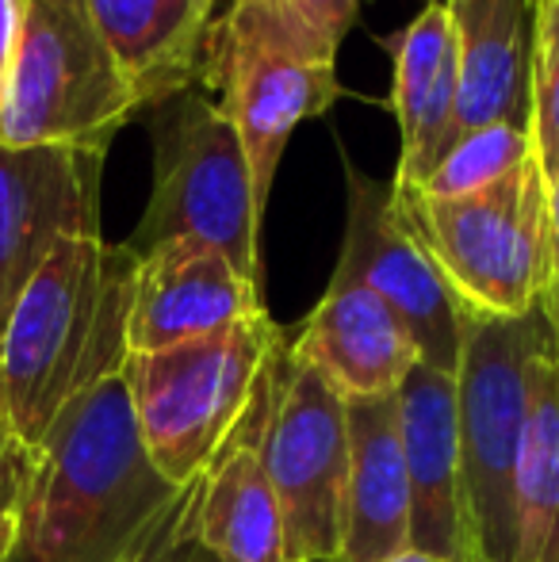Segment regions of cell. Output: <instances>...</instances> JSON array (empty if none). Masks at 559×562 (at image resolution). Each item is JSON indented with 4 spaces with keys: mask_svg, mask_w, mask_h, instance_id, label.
I'll use <instances>...</instances> for the list:
<instances>
[{
    "mask_svg": "<svg viewBox=\"0 0 559 562\" xmlns=\"http://www.w3.org/2000/svg\"><path fill=\"white\" fill-rule=\"evenodd\" d=\"M188 494L161 479L112 375L69 402L38 445L8 562H138L177 536Z\"/></svg>",
    "mask_w": 559,
    "mask_h": 562,
    "instance_id": "6da1fadb",
    "label": "cell"
},
{
    "mask_svg": "<svg viewBox=\"0 0 559 562\" xmlns=\"http://www.w3.org/2000/svg\"><path fill=\"white\" fill-rule=\"evenodd\" d=\"M533 154L552 184L559 177V0L537 4V43H533Z\"/></svg>",
    "mask_w": 559,
    "mask_h": 562,
    "instance_id": "7402d4cb",
    "label": "cell"
},
{
    "mask_svg": "<svg viewBox=\"0 0 559 562\" xmlns=\"http://www.w3.org/2000/svg\"><path fill=\"white\" fill-rule=\"evenodd\" d=\"M89 8L142 112L195 89L215 0H89Z\"/></svg>",
    "mask_w": 559,
    "mask_h": 562,
    "instance_id": "d6986e66",
    "label": "cell"
},
{
    "mask_svg": "<svg viewBox=\"0 0 559 562\" xmlns=\"http://www.w3.org/2000/svg\"><path fill=\"white\" fill-rule=\"evenodd\" d=\"M142 115L89 0H23L12 74L0 100V146L104 149Z\"/></svg>",
    "mask_w": 559,
    "mask_h": 562,
    "instance_id": "ba28073f",
    "label": "cell"
},
{
    "mask_svg": "<svg viewBox=\"0 0 559 562\" xmlns=\"http://www.w3.org/2000/svg\"><path fill=\"white\" fill-rule=\"evenodd\" d=\"M257 314H265L257 283H249L219 249L177 237L138 257L127 352H165L234 329Z\"/></svg>",
    "mask_w": 559,
    "mask_h": 562,
    "instance_id": "7c38bea8",
    "label": "cell"
},
{
    "mask_svg": "<svg viewBox=\"0 0 559 562\" xmlns=\"http://www.w3.org/2000/svg\"><path fill=\"white\" fill-rule=\"evenodd\" d=\"M345 161V241L334 280L360 283L380 295L411 329L425 368L456 375L463 352V303L429 260L414 229L399 215L391 184L365 177Z\"/></svg>",
    "mask_w": 559,
    "mask_h": 562,
    "instance_id": "30bf717a",
    "label": "cell"
},
{
    "mask_svg": "<svg viewBox=\"0 0 559 562\" xmlns=\"http://www.w3.org/2000/svg\"><path fill=\"white\" fill-rule=\"evenodd\" d=\"M429 4H452V0H429Z\"/></svg>",
    "mask_w": 559,
    "mask_h": 562,
    "instance_id": "4dcf8cb0",
    "label": "cell"
},
{
    "mask_svg": "<svg viewBox=\"0 0 559 562\" xmlns=\"http://www.w3.org/2000/svg\"><path fill=\"white\" fill-rule=\"evenodd\" d=\"M517 562H559V329L545 340L514 474Z\"/></svg>",
    "mask_w": 559,
    "mask_h": 562,
    "instance_id": "ffe728a7",
    "label": "cell"
},
{
    "mask_svg": "<svg viewBox=\"0 0 559 562\" xmlns=\"http://www.w3.org/2000/svg\"><path fill=\"white\" fill-rule=\"evenodd\" d=\"M395 402L411 482V548L448 562H479L463 490L456 375L418 363Z\"/></svg>",
    "mask_w": 559,
    "mask_h": 562,
    "instance_id": "4fadbf2b",
    "label": "cell"
},
{
    "mask_svg": "<svg viewBox=\"0 0 559 562\" xmlns=\"http://www.w3.org/2000/svg\"><path fill=\"white\" fill-rule=\"evenodd\" d=\"M383 562H448V559L429 555V551H418V548H406V551H399V555H391V559H383Z\"/></svg>",
    "mask_w": 559,
    "mask_h": 562,
    "instance_id": "83f0119b",
    "label": "cell"
},
{
    "mask_svg": "<svg viewBox=\"0 0 559 562\" xmlns=\"http://www.w3.org/2000/svg\"><path fill=\"white\" fill-rule=\"evenodd\" d=\"M391 192L463 311L522 318L552 299V211L537 157L468 195H425L403 184Z\"/></svg>",
    "mask_w": 559,
    "mask_h": 562,
    "instance_id": "277c9868",
    "label": "cell"
},
{
    "mask_svg": "<svg viewBox=\"0 0 559 562\" xmlns=\"http://www.w3.org/2000/svg\"><path fill=\"white\" fill-rule=\"evenodd\" d=\"M192 497V494H188ZM161 562H223L215 555V551H208L200 540H195L192 532H188V517H185V525H180V532L172 536V543L165 548V555Z\"/></svg>",
    "mask_w": 559,
    "mask_h": 562,
    "instance_id": "484cf974",
    "label": "cell"
},
{
    "mask_svg": "<svg viewBox=\"0 0 559 562\" xmlns=\"http://www.w3.org/2000/svg\"><path fill=\"white\" fill-rule=\"evenodd\" d=\"M548 211H552V265H556L552 299H556V311H559V177L548 184Z\"/></svg>",
    "mask_w": 559,
    "mask_h": 562,
    "instance_id": "4316f807",
    "label": "cell"
},
{
    "mask_svg": "<svg viewBox=\"0 0 559 562\" xmlns=\"http://www.w3.org/2000/svg\"><path fill=\"white\" fill-rule=\"evenodd\" d=\"M12 548H15V528H0V562L12 559Z\"/></svg>",
    "mask_w": 559,
    "mask_h": 562,
    "instance_id": "f1b7e54d",
    "label": "cell"
},
{
    "mask_svg": "<svg viewBox=\"0 0 559 562\" xmlns=\"http://www.w3.org/2000/svg\"><path fill=\"white\" fill-rule=\"evenodd\" d=\"M556 329V299H545L522 318L463 311L456 422L479 562H517L514 474L529 425L540 348Z\"/></svg>",
    "mask_w": 559,
    "mask_h": 562,
    "instance_id": "8992f818",
    "label": "cell"
},
{
    "mask_svg": "<svg viewBox=\"0 0 559 562\" xmlns=\"http://www.w3.org/2000/svg\"><path fill=\"white\" fill-rule=\"evenodd\" d=\"M20 20H23V0H0V100H4L8 89V74H12Z\"/></svg>",
    "mask_w": 559,
    "mask_h": 562,
    "instance_id": "d4e9b609",
    "label": "cell"
},
{
    "mask_svg": "<svg viewBox=\"0 0 559 562\" xmlns=\"http://www.w3.org/2000/svg\"><path fill=\"white\" fill-rule=\"evenodd\" d=\"M391 54V115L399 123V169L391 184L418 188L452 138L460 97V43L448 4H425L403 31L380 38Z\"/></svg>",
    "mask_w": 559,
    "mask_h": 562,
    "instance_id": "e0dca14e",
    "label": "cell"
},
{
    "mask_svg": "<svg viewBox=\"0 0 559 562\" xmlns=\"http://www.w3.org/2000/svg\"><path fill=\"white\" fill-rule=\"evenodd\" d=\"M283 345L288 334L265 311L215 337L127 356L120 379L161 479L185 490L215 463L249 417Z\"/></svg>",
    "mask_w": 559,
    "mask_h": 562,
    "instance_id": "5b68a950",
    "label": "cell"
},
{
    "mask_svg": "<svg viewBox=\"0 0 559 562\" xmlns=\"http://www.w3.org/2000/svg\"><path fill=\"white\" fill-rule=\"evenodd\" d=\"M295 360L314 368L342 398L399 394L422 363L411 329L395 311L360 283L329 280L326 295L288 337Z\"/></svg>",
    "mask_w": 559,
    "mask_h": 562,
    "instance_id": "5bb4252c",
    "label": "cell"
},
{
    "mask_svg": "<svg viewBox=\"0 0 559 562\" xmlns=\"http://www.w3.org/2000/svg\"><path fill=\"white\" fill-rule=\"evenodd\" d=\"M349 406V479L337 562H383L411 548V482H406L399 402L345 398Z\"/></svg>",
    "mask_w": 559,
    "mask_h": 562,
    "instance_id": "ac0fdd59",
    "label": "cell"
},
{
    "mask_svg": "<svg viewBox=\"0 0 559 562\" xmlns=\"http://www.w3.org/2000/svg\"><path fill=\"white\" fill-rule=\"evenodd\" d=\"M533 154V134L522 126L494 123L468 131L460 138L448 142V149L440 154V161L433 165V172L418 184L425 195H468L479 188L494 184L506 172H514L517 165H525Z\"/></svg>",
    "mask_w": 559,
    "mask_h": 562,
    "instance_id": "44dd1931",
    "label": "cell"
},
{
    "mask_svg": "<svg viewBox=\"0 0 559 562\" xmlns=\"http://www.w3.org/2000/svg\"><path fill=\"white\" fill-rule=\"evenodd\" d=\"M261 463L299 562H337L349 479V406L283 345L269 371Z\"/></svg>",
    "mask_w": 559,
    "mask_h": 562,
    "instance_id": "9c48e42d",
    "label": "cell"
},
{
    "mask_svg": "<svg viewBox=\"0 0 559 562\" xmlns=\"http://www.w3.org/2000/svg\"><path fill=\"white\" fill-rule=\"evenodd\" d=\"M177 532H180V528H177ZM169 543H172V540H165L161 548H154V551H149V555H142L138 562H161V555H165V548H169Z\"/></svg>",
    "mask_w": 559,
    "mask_h": 562,
    "instance_id": "f546056e",
    "label": "cell"
},
{
    "mask_svg": "<svg viewBox=\"0 0 559 562\" xmlns=\"http://www.w3.org/2000/svg\"><path fill=\"white\" fill-rule=\"evenodd\" d=\"M154 184L127 249H149L192 237L219 249L249 283L261 288V203L234 123L195 85L149 108Z\"/></svg>",
    "mask_w": 559,
    "mask_h": 562,
    "instance_id": "52a82bcc",
    "label": "cell"
},
{
    "mask_svg": "<svg viewBox=\"0 0 559 562\" xmlns=\"http://www.w3.org/2000/svg\"><path fill=\"white\" fill-rule=\"evenodd\" d=\"M104 149L0 146V340L15 303L69 237H100Z\"/></svg>",
    "mask_w": 559,
    "mask_h": 562,
    "instance_id": "8fae6325",
    "label": "cell"
},
{
    "mask_svg": "<svg viewBox=\"0 0 559 562\" xmlns=\"http://www.w3.org/2000/svg\"><path fill=\"white\" fill-rule=\"evenodd\" d=\"M38 448L15 437L12 425H0V528H20V509L35 479Z\"/></svg>",
    "mask_w": 559,
    "mask_h": 562,
    "instance_id": "603a6c76",
    "label": "cell"
},
{
    "mask_svg": "<svg viewBox=\"0 0 559 562\" xmlns=\"http://www.w3.org/2000/svg\"><path fill=\"white\" fill-rule=\"evenodd\" d=\"M265 402H269V375L242 429L192 482L188 497V532L223 562H299L280 497L261 463Z\"/></svg>",
    "mask_w": 559,
    "mask_h": 562,
    "instance_id": "9a60e30c",
    "label": "cell"
},
{
    "mask_svg": "<svg viewBox=\"0 0 559 562\" xmlns=\"http://www.w3.org/2000/svg\"><path fill=\"white\" fill-rule=\"evenodd\" d=\"M537 4H540V0H537Z\"/></svg>",
    "mask_w": 559,
    "mask_h": 562,
    "instance_id": "1f68e13d",
    "label": "cell"
},
{
    "mask_svg": "<svg viewBox=\"0 0 559 562\" xmlns=\"http://www.w3.org/2000/svg\"><path fill=\"white\" fill-rule=\"evenodd\" d=\"M448 12L460 43L452 138L494 123L529 131L537 0H452Z\"/></svg>",
    "mask_w": 559,
    "mask_h": 562,
    "instance_id": "2e32d148",
    "label": "cell"
},
{
    "mask_svg": "<svg viewBox=\"0 0 559 562\" xmlns=\"http://www.w3.org/2000/svg\"><path fill=\"white\" fill-rule=\"evenodd\" d=\"M135 272L127 241L69 237L20 295L0 340V379L8 425L31 448L69 402L123 371Z\"/></svg>",
    "mask_w": 559,
    "mask_h": 562,
    "instance_id": "7a4b0ae2",
    "label": "cell"
},
{
    "mask_svg": "<svg viewBox=\"0 0 559 562\" xmlns=\"http://www.w3.org/2000/svg\"><path fill=\"white\" fill-rule=\"evenodd\" d=\"M283 4H291L306 23H314L322 35L334 38V43L342 46V38L353 31L365 0H283Z\"/></svg>",
    "mask_w": 559,
    "mask_h": 562,
    "instance_id": "cb8c5ba5",
    "label": "cell"
},
{
    "mask_svg": "<svg viewBox=\"0 0 559 562\" xmlns=\"http://www.w3.org/2000/svg\"><path fill=\"white\" fill-rule=\"evenodd\" d=\"M337 50L283 0H234L211 20L195 85L215 92L238 131L261 211L295 126L326 115L342 97Z\"/></svg>",
    "mask_w": 559,
    "mask_h": 562,
    "instance_id": "3957f363",
    "label": "cell"
}]
</instances>
